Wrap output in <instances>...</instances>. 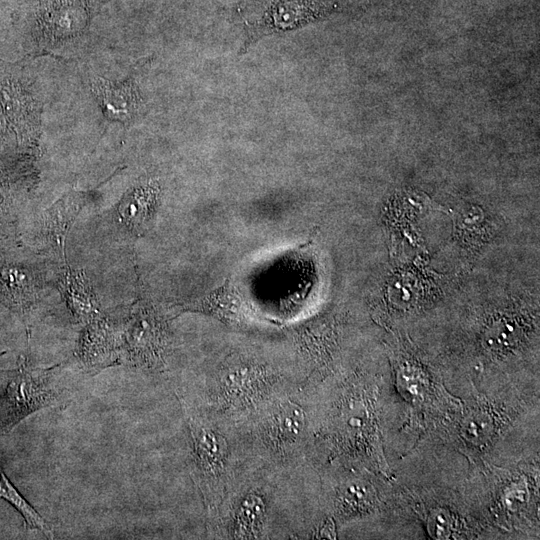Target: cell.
Returning a JSON list of instances; mask_svg holds the SVG:
<instances>
[{
    "label": "cell",
    "mask_w": 540,
    "mask_h": 540,
    "mask_svg": "<svg viewBox=\"0 0 540 540\" xmlns=\"http://www.w3.org/2000/svg\"><path fill=\"white\" fill-rule=\"evenodd\" d=\"M77 357L90 373L124 361L120 327L101 315L85 323L77 344Z\"/></svg>",
    "instance_id": "13"
},
{
    "label": "cell",
    "mask_w": 540,
    "mask_h": 540,
    "mask_svg": "<svg viewBox=\"0 0 540 540\" xmlns=\"http://www.w3.org/2000/svg\"><path fill=\"white\" fill-rule=\"evenodd\" d=\"M91 90L102 112L111 121L127 124L139 112L141 96L132 78L114 82L97 77L91 82Z\"/></svg>",
    "instance_id": "15"
},
{
    "label": "cell",
    "mask_w": 540,
    "mask_h": 540,
    "mask_svg": "<svg viewBox=\"0 0 540 540\" xmlns=\"http://www.w3.org/2000/svg\"><path fill=\"white\" fill-rule=\"evenodd\" d=\"M179 313H203L229 324H245L253 317V310L236 288L226 281L209 294L179 306Z\"/></svg>",
    "instance_id": "16"
},
{
    "label": "cell",
    "mask_w": 540,
    "mask_h": 540,
    "mask_svg": "<svg viewBox=\"0 0 540 540\" xmlns=\"http://www.w3.org/2000/svg\"><path fill=\"white\" fill-rule=\"evenodd\" d=\"M0 499L13 506L23 517L30 529L38 530L47 538H53V530L45 519L35 510L32 505L17 490L7 475L0 467Z\"/></svg>",
    "instance_id": "19"
},
{
    "label": "cell",
    "mask_w": 540,
    "mask_h": 540,
    "mask_svg": "<svg viewBox=\"0 0 540 540\" xmlns=\"http://www.w3.org/2000/svg\"><path fill=\"white\" fill-rule=\"evenodd\" d=\"M61 398L62 392L52 385L46 370L32 367L27 357H21L0 395V435L12 431L31 414L56 405Z\"/></svg>",
    "instance_id": "11"
},
{
    "label": "cell",
    "mask_w": 540,
    "mask_h": 540,
    "mask_svg": "<svg viewBox=\"0 0 540 540\" xmlns=\"http://www.w3.org/2000/svg\"><path fill=\"white\" fill-rule=\"evenodd\" d=\"M120 332L124 361L148 372L166 369L172 350V334L166 316L150 302H135Z\"/></svg>",
    "instance_id": "8"
},
{
    "label": "cell",
    "mask_w": 540,
    "mask_h": 540,
    "mask_svg": "<svg viewBox=\"0 0 540 540\" xmlns=\"http://www.w3.org/2000/svg\"><path fill=\"white\" fill-rule=\"evenodd\" d=\"M304 384L297 365L265 357L252 348L232 349L177 393L181 405L243 426L268 401Z\"/></svg>",
    "instance_id": "3"
},
{
    "label": "cell",
    "mask_w": 540,
    "mask_h": 540,
    "mask_svg": "<svg viewBox=\"0 0 540 540\" xmlns=\"http://www.w3.org/2000/svg\"><path fill=\"white\" fill-rule=\"evenodd\" d=\"M90 19V0H40L30 37L38 47H59L83 36Z\"/></svg>",
    "instance_id": "12"
},
{
    "label": "cell",
    "mask_w": 540,
    "mask_h": 540,
    "mask_svg": "<svg viewBox=\"0 0 540 540\" xmlns=\"http://www.w3.org/2000/svg\"><path fill=\"white\" fill-rule=\"evenodd\" d=\"M319 475L320 517L332 518L338 532L368 520H402L395 480L365 468L326 464Z\"/></svg>",
    "instance_id": "5"
},
{
    "label": "cell",
    "mask_w": 540,
    "mask_h": 540,
    "mask_svg": "<svg viewBox=\"0 0 540 540\" xmlns=\"http://www.w3.org/2000/svg\"><path fill=\"white\" fill-rule=\"evenodd\" d=\"M38 177L36 151L0 152V242L19 238Z\"/></svg>",
    "instance_id": "10"
},
{
    "label": "cell",
    "mask_w": 540,
    "mask_h": 540,
    "mask_svg": "<svg viewBox=\"0 0 540 540\" xmlns=\"http://www.w3.org/2000/svg\"><path fill=\"white\" fill-rule=\"evenodd\" d=\"M159 193V184L151 180L128 189L117 204L118 223L130 233L141 235L155 214Z\"/></svg>",
    "instance_id": "17"
},
{
    "label": "cell",
    "mask_w": 540,
    "mask_h": 540,
    "mask_svg": "<svg viewBox=\"0 0 540 540\" xmlns=\"http://www.w3.org/2000/svg\"><path fill=\"white\" fill-rule=\"evenodd\" d=\"M316 9L307 0H280L271 9L269 21L275 29H291L315 16Z\"/></svg>",
    "instance_id": "20"
},
{
    "label": "cell",
    "mask_w": 540,
    "mask_h": 540,
    "mask_svg": "<svg viewBox=\"0 0 540 540\" xmlns=\"http://www.w3.org/2000/svg\"><path fill=\"white\" fill-rule=\"evenodd\" d=\"M56 287L77 323H87L101 315L92 284L82 269H74L65 263Z\"/></svg>",
    "instance_id": "18"
},
{
    "label": "cell",
    "mask_w": 540,
    "mask_h": 540,
    "mask_svg": "<svg viewBox=\"0 0 540 540\" xmlns=\"http://www.w3.org/2000/svg\"><path fill=\"white\" fill-rule=\"evenodd\" d=\"M319 475L311 465L294 470L249 457L228 485L217 510L206 517L211 539L309 538L320 513Z\"/></svg>",
    "instance_id": "2"
},
{
    "label": "cell",
    "mask_w": 540,
    "mask_h": 540,
    "mask_svg": "<svg viewBox=\"0 0 540 540\" xmlns=\"http://www.w3.org/2000/svg\"><path fill=\"white\" fill-rule=\"evenodd\" d=\"M0 106L18 147L36 151L43 103L34 79L18 62L0 59Z\"/></svg>",
    "instance_id": "9"
},
{
    "label": "cell",
    "mask_w": 540,
    "mask_h": 540,
    "mask_svg": "<svg viewBox=\"0 0 540 540\" xmlns=\"http://www.w3.org/2000/svg\"><path fill=\"white\" fill-rule=\"evenodd\" d=\"M20 149L0 106V152Z\"/></svg>",
    "instance_id": "21"
},
{
    "label": "cell",
    "mask_w": 540,
    "mask_h": 540,
    "mask_svg": "<svg viewBox=\"0 0 540 540\" xmlns=\"http://www.w3.org/2000/svg\"><path fill=\"white\" fill-rule=\"evenodd\" d=\"M239 429L249 457L284 470L311 465L315 444L311 388L300 384L282 392Z\"/></svg>",
    "instance_id": "4"
},
{
    "label": "cell",
    "mask_w": 540,
    "mask_h": 540,
    "mask_svg": "<svg viewBox=\"0 0 540 540\" xmlns=\"http://www.w3.org/2000/svg\"><path fill=\"white\" fill-rule=\"evenodd\" d=\"M181 406L191 439V476L208 517L249 455L236 425Z\"/></svg>",
    "instance_id": "6"
},
{
    "label": "cell",
    "mask_w": 540,
    "mask_h": 540,
    "mask_svg": "<svg viewBox=\"0 0 540 540\" xmlns=\"http://www.w3.org/2000/svg\"><path fill=\"white\" fill-rule=\"evenodd\" d=\"M47 284L40 255L19 238L0 242V305L28 326L43 301Z\"/></svg>",
    "instance_id": "7"
},
{
    "label": "cell",
    "mask_w": 540,
    "mask_h": 540,
    "mask_svg": "<svg viewBox=\"0 0 540 540\" xmlns=\"http://www.w3.org/2000/svg\"><path fill=\"white\" fill-rule=\"evenodd\" d=\"M384 376L341 365L307 384L314 399V468L339 464L395 480L388 454L392 440L406 436L409 444V416L391 377Z\"/></svg>",
    "instance_id": "1"
},
{
    "label": "cell",
    "mask_w": 540,
    "mask_h": 540,
    "mask_svg": "<svg viewBox=\"0 0 540 540\" xmlns=\"http://www.w3.org/2000/svg\"><path fill=\"white\" fill-rule=\"evenodd\" d=\"M92 192L71 190L55 201L42 214L41 236L63 263L66 259V240L80 211L91 199Z\"/></svg>",
    "instance_id": "14"
}]
</instances>
